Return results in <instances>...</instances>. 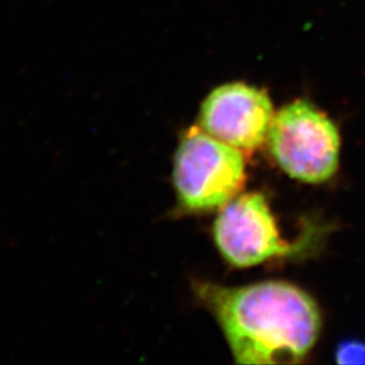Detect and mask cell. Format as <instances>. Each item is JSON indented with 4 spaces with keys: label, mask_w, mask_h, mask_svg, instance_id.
<instances>
[{
    "label": "cell",
    "mask_w": 365,
    "mask_h": 365,
    "mask_svg": "<svg viewBox=\"0 0 365 365\" xmlns=\"http://www.w3.org/2000/svg\"><path fill=\"white\" fill-rule=\"evenodd\" d=\"M339 364H365V342L359 339H345L336 349Z\"/></svg>",
    "instance_id": "cell-6"
},
{
    "label": "cell",
    "mask_w": 365,
    "mask_h": 365,
    "mask_svg": "<svg viewBox=\"0 0 365 365\" xmlns=\"http://www.w3.org/2000/svg\"><path fill=\"white\" fill-rule=\"evenodd\" d=\"M194 291L217 319L238 364L299 363L319 339L321 310L292 283L223 287L196 282Z\"/></svg>",
    "instance_id": "cell-1"
},
{
    "label": "cell",
    "mask_w": 365,
    "mask_h": 365,
    "mask_svg": "<svg viewBox=\"0 0 365 365\" xmlns=\"http://www.w3.org/2000/svg\"><path fill=\"white\" fill-rule=\"evenodd\" d=\"M274 105L265 90L242 81L210 92L199 113V126L241 152H253L267 141Z\"/></svg>",
    "instance_id": "cell-5"
},
{
    "label": "cell",
    "mask_w": 365,
    "mask_h": 365,
    "mask_svg": "<svg viewBox=\"0 0 365 365\" xmlns=\"http://www.w3.org/2000/svg\"><path fill=\"white\" fill-rule=\"evenodd\" d=\"M267 141L276 164L295 180L322 184L339 170V129L325 111L306 99L283 106L274 114Z\"/></svg>",
    "instance_id": "cell-2"
},
{
    "label": "cell",
    "mask_w": 365,
    "mask_h": 365,
    "mask_svg": "<svg viewBox=\"0 0 365 365\" xmlns=\"http://www.w3.org/2000/svg\"><path fill=\"white\" fill-rule=\"evenodd\" d=\"M247 180L240 149L210 135L200 126L182 134L175 156L173 184L182 209H221L238 195Z\"/></svg>",
    "instance_id": "cell-3"
},
{
    "label": "cell",
    "mask_w": 365,
    "mask_h": 365,
    "mask_svg": "<svg viewBox=\"0 0 365 365\" xmlns=\"http://www.w3.org/2000/svg\"><path fill=\"white\" fill-rule=\"evenodd\" d=\"M214 240L223 259L237 268L295 256L303 248L300 242H288L282 237L260 192L235 196L222 206L214 223Z\"/></svg>",
    "instance_id": "cell-4"
}]
</instances>
